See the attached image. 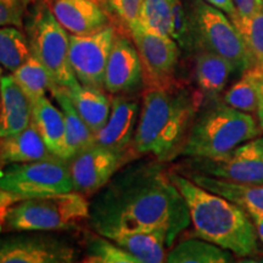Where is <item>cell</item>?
I'll use <instances>...</instances> for the list:
<instances>
[{"instance_id": "15", "label": "cell", "mask_w": 263, "mask_h": 263, "mask_svg": "<svg viewBox=\"0 0 263 263\" xmlns=\"http://www.w3.org/2000/svg\"><path fill=\"white\" fill-rule=\"evenodd\" d=\"M52 14L70 34L85 35L111 25L103 0H54Z\"/></svg>"}, {"instance_id": "29", "label": "cell", "mask_w": 263, "mask_h": 263, "mask_svg": "<svg viewBox=\"0 0 263 263\" xmlns=\"http://www.w3.org/2000/svg\"><path fill=\"white\" fill-rule=\"evenodd\" d=\"M83 261L89 263H139L134 256L121 248L112 239L98 233L88 236Z\"/></svg>"}, {"instance_id": "32", "label": "cell", "mask_w": 263, "mask_h": 263, "mask_svg": "<svg viewBox=\"0 0 263 263\" xmlns=\"http://www.w3.org/2000/svg\"><path fill=\"white\" fill-rule=\"evenodd\" d=\"M29 0H0V27L15 26L24 28Z\"/></svg>"}, {"instance_id": "40", "label": "cell", "mask_w": 263, "mask_h": 263, "mask_svg": "<svg viewBox=\"0 0 263 263\" xmlns=\"http://www.w3.org/2000/svg\"><path fill=\"white\" fill-rule=\"evenodd\" d=\"M45 2H48L49 4H50V3H51V2H54V0H45Z\"/></svg>"}, {"instance_id": "26", "label": "cell", "mask_w": 263, "mask_h": 263, "mask_svg": "<svg viewBox=\"0 0 263 263\" xmlns=\"http://www.w3.org/2000/svg\"><path fill=\"white\" fill-rule=\"evenodd\" d=\"M12 76L32 104L45 97L47 91H51L54 87L47 68L33 54L12 72Z\"/></svg>"}, {"instance_id": "4", "label": "cell", "mask_w": 263, "mask_h": 263, "mask_svg": "<svg viewBox=\"0 0 263 263\" xmlns=\"http://www.w3.org/2000/svg\"><path fill=\"white\" fill-rule=\"evenodd\" d=\"M261 127L251 115L227 104H218L197 114L180 155L188 157H221L254 139Z\"/></svg>"}, {"instance_id": "2", "label": "cell", "mask_w": 263, "mask_h": 263, "mask_svg": "<svg viewBox=\"0 0 263 263\" xmlns=\"http://www.w3.org/2000/svg\"><path fill=\"white\" fill-rule=\"evenodd\" d=\"M202 101L201 91L178 81L146 87L133 140L137 155L160 162L180 155Z\"/></svg>"}, {"instance_id": "10", "label": "cell", "mask_w": 263, "mask_h": 263, "mask_svg": "<svg viewBox=\"0 0 263 263\" xmlns=\"http://www.w3.org/2000/svg\"><path fill=\"white\" fill-rule=\"evenodd\" d=\"M48 232H22L0 239V263H72L78 250Z\"/></svg>"}, {"instance_id": "13", "label": "cell", "mask_w": 263, "mask_h": 263, "mask_svg": "<svg viewBox=\"0 0 263 263\" xmlns=\"http://www.w3.org/2000/svg\"><path fill=\"white\" fill-rule=\"evenodd\" d=\"M185 170L233 182L263 184V160L241 155L235 150L221 157H190Z\"/></svg>"}, {"instance_id": "6", "label": "cell", "mask_w": 263, "mask_h": 263, "mask_svg": "<svg viewBox=\"0 0 263 263\" xmlns=\"http://www.w3.org/2000/svg\"><path fill=\"white\" fill-rule=\"evenodd\" d=\"M88 218L89 201L74 190L18 200L4 213L9 230L20 233L67 230Z\"/></svg>"}, {"instance_id": "37", "label": "cell", "mask_w": 263, "mask_h": 263, "mask_svg": "<svg viewBox=\"0 0 263 263\" xmlns=\"http://www.w3.org/2000/svg\"><path fill=\"white\" fill-rule=\"evenodd\" d=\"M252 222H254L258 239L263 242V213H250Z\"/></svg>"}, {"instance_id": "20", "label": "cell", "mask_w": 263, "mask_h": 263, "mask_svg": "<svg viewBox=\"0 0 263 263\" xmlns=\"http://www.w3.org/2000/svg\"><path fill=\"white\" fill-rule=\"evenodd\" d=\"M57 157L33 123L15 136L0 138V166L25 163Z\"/></svg>"}, {"instance_id": "41", "label": "cell", "mask_w": 263, "mask_h": 263, "mask_svg": "<svg viewBox=\"0 0 263 263\" xmlns=\"http://www.w3.org/2000/svg\"><path fill=\"white\" fill-rule=\"evenodd\" d=\"M262 2H263V0H262Z\"/></svg>"}, {"instance_id": "14", "label": "cell", "mask_w": 263, "mask_h": 263, "mask_svg": "<svg viewBox=\"0 0 263 263\" xmlns=\"http://www.w3.org/2000/svg\"><path fill=\"white\" fill-rule=\"evenodd\" d=\"M141 81L143 67L136 45L124 35H117L107 60L104 88L111 94L127 93Z\"/></svg>"}, {"instance_id": "24", "label": "cell", "mask_w": 263, "mask_h": 263, "mask_svg": "<svg viewBox=\"0 0 263 263\" xmlns=\"http://www.w3.org/2000/svg\"><path fill=\"white\" fill-rule=\"evenodd\" d=\"M50 93L64 115L66 139H67V156L70 160L78 151L94 143V133L78 114L77 108L74 107L64 88L54 87Z\"/></svg>"}, {"instance_id": "19", "label": "cell", "mask_w": 263, "mask_h": 263, "mask_svg": "<svg viewBox=\"0 0 263 263\" xmlns=\"http://www.w3.org/2000/svg\"><path fill=\"white\" fill-rule=\"evenodd\" d=\"M32 123L57 157L68 161L65 118L60 107H57L47 97L32 104Z\"/></svg>"}, {"instance_id": "34", "label": "cell", "mask_w": 263, "mask_h": 263, "mask_svg": "<svg viewBox=\"0 0 263 263\" xmlns=\"http://www.w3.org/2000/svg\"><path fill=\"white\" fill-rule=\"evenodd\" d=\"M233 3H234L236 15L242 17H250L263 9L262 0H233Z\"/></svg>"}, {"instance_id": "12", "label": "cell", "mask_w": 263, "mask_h": 263, "mask_svg": "<svg viewBox=\"0 0 263 263\" xmlns=\"http://www.w3.org/2000/svg\"><path fill=\"white\" fill-rule=\"evenodd\" d=\"M116 37V29L111 25L90 34H70L68 59L82 85L104 89L105 71Z\"/></svg>"}, {"instance_id": "3", "label": "cell", "mask_w": 263, "mask_h": 263, "mask_svg": "<svg viewBox=\"0 0 263 263\" xmlns=\"http://www.w3.org/2000/svg\"><path fill=\"white\" fill-rule=\"evenodd\" d=\"M170 178L188 205L190 221L199 238L221 246L238 257L259 254L257 232L245 210L201 188L182 174L170 172Z\"/></svg>"}, {"instance_id": "35", "label": "cell", "mask_w": 263, "mask_h": 263, "mask_svg": "<svg viewBox=\"0 0 263 263\" xmlns=\"http://www.w3.org/2000/svg\"><path fill=\"white\" fill-rule=\"evenodd\" d=\"M206 2L218 8L219 10H222L226 15L229 16V18L236 15V10L233 0H206Z\"/></svg>"}, {"instance_id": "16", "label": "cell", "mask_w": 263, "mask_h": 263, "mask_svg": "<svg viewBox=\"0 0 263 263\" xmlns=\"http://www.w3.org/2000/svg\"><path fill=\"white\" fill-rule=\"evenodd\" d=\"M139 114L140 107L138 101L115 97L107 122L94 134V143L115 150H134L133 140Z\"/></svg>"}, {"instance_id": "22", "label": "cell", "mask_w": 263, "mask_h": 263, "mask_svg": "<svg viewBox=\"0 0 263 263\" xmlns=\"http://www.w3.org/2000/svg\"><path fill=\"white\" fill-rule=\"evenodd\" d=\"M65 91L91 132L94 134L98 133L107 122L112 101L100 88L87 87L81 83L65 89Z\"/></svg>"}, {"instance_id": "18", "label": "cell", "mask_w": 263, "mask_h": 263, "mask_svg": "<svg viewBox=\"0 0 263 263\" xmlns=\"http://www.w3.org/2000/svg\"><path fill=\"white\" fill-rule=\"evenodd\" d=\"M186 177L201 188L240 206L249 215L263 213V184L233 182L196 172H186Z\"/></svg>"}, {"instance_id": "39", "label": "cell", "mask_w": 263, "mask_h": 263, "mask_svg": "<svg viewBox=\"0 0 263 263\" xmlns=\"http://www.w3.org/2000/svg\"><path fill=\"white\" fill-rule=\"evenodd\" d=\"M2 77H3V66L0 65V82H2Z\"/></svg>"}, {"instance_id": "8", "label": "cell", "mask_w": 263, "mask_h": 263, "mask_svg": "<svg viewBox=\"0 0 263 263\" xmlns=\"http://www.w3.org/2000/svg\"><path fill=\"white\" fill-rule=\"evenodd\" d=\"M0 189L16 201L73 192L68 161L54 157L0 166Z\"/></svg>"}, {"instance_id": "23", "label": "cell", "mask_w": 263, "mask_h": 263, "mask_svg": "<svg viewBox=\"0 0 263 263\" xmlns=\"http://www.w3.org/2000/svg\"><path fill=\"white\" fill-rule=\"evenodd\" d=\"M233 67L226 59L213 52L200 50L195 58L194 76L203 95L217 97L226 88Z\"/></svg>"}, {"instance_id": "27", "label": "cell", "mask_w": 263, "mask_h": 263, "mask_svg": "<svg viewBox=\"0 0 263 263\" xmlns=\"http://www.w3.org/2000/svg\"><path fill=\"white\" fill-rule=\"evenodd\" d=\"M258 78L259 65L254 64L241 73V78L234 85L226 91L223 103L248 114L257 112Z\"/></svg>"}, {"instance_id": "17", "label": "cell", "mask_w": 263, "mask_h": 263, "mask_svg": "<svg viewBox=\"0 0 263 263\" xmlns=\"http://www.w3.org/2000/svg\"><path fill=\"white\" fill-rule=\"evenodd\" d=\"M32 123V101L12 74L0 82V138L15 136Z\"/></svg>"}, {"instance_id": "21", "label": "cell", "mask_w": 263, "mask_h": 263, "mask_svg": "<svg viewBox=\"0 0 263 263\" xmlns=\"http://www.w3.org/2000/svg\"><path fill=\"white\" fill-rule=\"evenodd\" d=\"M139 263L166 262L167 249L172 248L168 234L164 230H141L126 233L112 239Z\"/></svg>"}, {"instance_id": "28", "label": "cell", "mask_w": 263, "mask_h": 263, "mask_svg": "<svg viewBox=\"0 0 263 263\" xmlns=\"http://www.w3.org/2000/svg\"><path fill=\"white\" fill-rule=\"evenodd\" d=\"M28 38L21 28L15 26L0 27V65L14 72L31 57Z\"/></svg>"}, {"instance_id": "9", "label": "cell", "mask_w": 263, "mask_h": 263, "mask_svg": "<svg viewBox=\"0 0 263 263\" xmlns=\"http://www.w3.org/2000/svg\"><path fill=\"white\" fill-rule=\"evenodd\" d=\"M134 150H115L93 143L68 160L73 190L93 195L110 182L118 171L133 161Z\"/></svg>"}, {"instance_id": "36", "label": "cell", "mask_w": 263, "mask_h": 263, "mask_svg": "<svg viewBox=\"0 0 263 263\" xmlns=\"http://www.w3.org/2000/svg\"><path fill=\"white\" fill-rule=\"evenodd\" d=\"M257 116L259 127L263 130V66L259 65V78H258V106Z\"/></svg>"}, {"instance_id": "31", "label": "cell", "mask_w": 263, "mask_h": 263, "mask_svg": "<svg viewBox=\"0 0 263 263\" xmlns=\"http://www.w3.org/2000/svg\"><path fill=\"white\" fill-rule=\"evenodd\" d=\"M230 20L244 39L254 64L263 66V9L250 17L235 15Z\"/></svg>"}, {"instance_id": "33", "label": "cell", "mask_w": 263, "mask_h": 263, "mask_svg": "<svg viewBox=\"0 0 263 263\" xmlns=\"http://www.w3.org/2000/svg\"><path fill=\"white\" fill-rule=\"evenodd\" d=\"M106 2L128 29L139 22L144 0H106Z\"/></svg>"}, {"instance_id": "38", "label": "cell", "mask_w": 263, "mask_h": 263, "mask_svg": "<svg viewBox=\"0 0 263 263\" xmlns=\"http://www.w3.org/2000/svg\"><path fill=\"white\" fill-rule=\"evenodd\" d=\"M9 196H11V195H9V194L4 193V192H3L2 189H0V202H3V201H4V200H5V199H8Z\"/></svg>"}, {"instance_id": "11", "label": "cell", "mask_w": 263, "mask_h": 263, "mask_svg": "<svg viewBox=\"0 0 263 263\" xmlns=\"http://www.w3.org/2000/svg\"><path fill=\"white\" fill-rule=\"evenodd\" d=\"M139 54L143 67V83L146 87H163L173 83L180 58V47L168 35L143 28L139 25L128 29Z\"/></svg>"}, {"instance_id": "1", "label": "cell", "mask_w": 263, "mask_h": 263, "mask_svg": "<svg viewBox=\"0 0 263 263\" xmlns=\"http://www.w3.org/2000/svg\"><path fill=\"white\" fill-rule=\"evenodd\" d=\"M88 221L95 233L108 239L164 230L172 245L192 222L185 200L160 161H130L123 166L95 193Z\"/></svg>"}, {"instance_id": "25", "label": "cell", "mask_w": 263, "mask_h": 263, "mask_svg": "<svg viewBox=\"0 0 263 263\" xmlns=\"http://www.w3.org/2000/svg\"><path fill=\"white\" fill-rule=\"evenodd\" d=\"M228 250L203 239H186L171 248L166 262L170 263H226L232 262Z\"/></svg>"}, {"instance_id": "5", "label": "cell", "mask_w": 263, "mask_h": 263, "mask_svg": "<svg viewBox=\"0 0 263 263\" xmlns=\"http://www.w3.org/2000/svg\"><path fill=\"white\" fill-rule=\"evenodd\" d=\"M24 27L31 52L47 68L54 87L68 89L80 83L68 59L70 34L52 14L48 2L29 0Z\"/></svg>"}, {"instance_id": "7", "label": "cell", "mask_w": 263, "mask_h": 263, "mask_svg": "<svg viewBox=\"0 0 263 263\" xmlns=\"http://www.w3.org/2000/svg\"><path fill=\"white\" fill-rule=\"evenodd\" d=\"M189 10L195 50H205L226 59L233 71L244 73L254 65L251 54L232 20L206 0H190Z\"/></svg>"}, {"instance_id": "30", "label": "cell", "mask_w": 263, "mask_h": 263, "mask_svg": "<svg viewBox=\"0 0 263 263\" xmlns=\"http://www.w3.org/2000/svg\"><path fill=\"white\" fill-rule=\"evenodd\" d=\"M137 25L150 32L171 37L172 0H144Z\"/></svg>"}]
</instances>
